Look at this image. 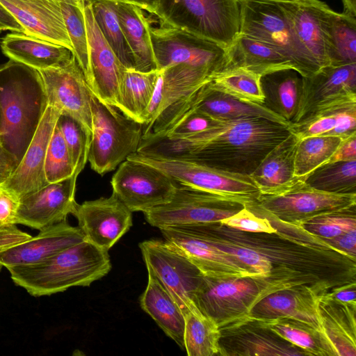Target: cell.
I'll return each mask as SVG.
<instances>
[{"mask_svg": "<svg viewBox=\"0 0 356 356\" xmlns=\"http://www.w3.org/2000/svg\"><path fill=\"white\" fill-rule=\"evenodd\" d=\"M290 134L289 127L265 118L216 121L209 128L181 138L143 134L136 152L187 159L250 175Z\"/></svg>", "mask_w": 356, "mask_h": 356, "instance_id": "obj_1", "label": "cell"}, {"mask_svg": "<svg viewBox=\"0 0 356 356\" xmlns=\"http://www.w3.org/2000/svg\"><path fill=\"white\" fill-rule=\"evenodd\" d=\"M47 106L38 70L13 60L0 66V140L19 163Z\"/></svg>", "mask_w": 356, "mask_h": 356, "instance_id": "obj_2", "label": "cell"}, {"mask_svg": "<svg viewBox=\"0 0 356 356\" xmlns=\"http://www.w3.org/2000/svg\"><path fill=\"white\" fill-rule=\"evenodd\" d=\"M111 269L108 251L86 240L38 264L8 268L14 283L33 296H49L72 286H88Z\"/></svg>", "mask_w": 356, "mask_h": 356, "instance_id": "obj_3", "label": "cell"}, {"mask_svg": "<svg viewBox=\"0 0 356 356\" xmlns=\"http://www.w3.org/2000/svg\"><path fill=\"white\" fill-rule=\"evenodd\" d=\"M149 13L227 49L240 33L241 0H155Z\"/></svg>", "mask_w": 356, "mask_h": 356, "instance_id": "obj_4", "label": "cell"}, {"mask_svg": "<svg viewBox=\"0 0 356 356\" xmlns=\"http://www.w3.org/2000/svg\"><path fill=\"white\" fill-rule=\"evenodd\" d=\"M90 103L92 131L88 161L95 172L104 175L137 152L143 124L102 102L91 90Z\"/></svg>", "mask_w": 356, "mask_h": 356, "instance_id": "obj_5", "label": "cell"}, {"mask_svg": "<svg viewBox=\"0 0 356 356\" xmlns=\"http://www.w3.org/2000/svg\"><path fill=\"white\" fill-rule=\"evenodd\" d=\"M127 159L152 165L179 185L213 193L245 206L257 201L260 191L250 175L227 172L195 161L135 152Z\"/></svg>", "mask_w": 356, "mask_h": 356, "instance_id": "obj_6", "label": "cell"}, {"mask_svg": "<svg viewBox=\"0 0 356 356\" xmlns=\"http://www.w3.org/2000/svg\"><path fill=\"white\" fill-rule=\"evenodd\" d=\"M244 207L231 198L177 184L169 202L143 213L150 225L161 229L181 225L216 224Z\"/></svg>", "mask_w": 356, "mask_h": 356, "instance_id": "obj_7", "label": "cell"}, {"mask_svg": "<svg viewBox=\"0 0 356 356\" xmlns=\"http://www.w3.org/2000/svg\"><path fill=\"white\" fill-rule=\"evenodd\" d=\"M165 241L179 248L203 276L216 280L257 278L214 240L204 225H181L159 229Z\"/></svg>", "mask_w": 356, "mask_h": 356, "instance_id": "obj_8", "label": "cell"}, {"mask_svg": "<svg viewBox=\"0 0 356 356\" xmlns=\"http://www.w3.org/2000/svg\"><path fill=\"white\" fill-rule=\"evenodd\" d=\"M240 33L275 47L302 76H309L319 70L299 47L283 10L276 1L241 0Z\"/></svg>", "mask_w": 356, "mask_h": 356, "instance_id": "obj_9", "label": "cell"}, {"mask_svg": "<svg viewBox=\"0 0 356 356\" xmlns=\"http://www.w3.org/2000/svg\"><path fill=\"white\" fill-rule=\"evenodd\" d=\"M156 70L183 63L213 76L225 68L227 49L189 32L159 24L150 25Z\"/></svg>", "mask_w": 356, "mask_h": 356, "instance_id": "obj_10", "label": "cell"}, {"mask_svg": "<svg viewBox=\"0 0 356 356\" xmlns=\"http://www.w3.org/2000/svg\"><path fill=\"white\" fill-rule=\"evenodd\" d=\"M139 248L147 272L159 280L184 316L199 312L193 298L202 274L183 252L166 241L154 239L143 241Z\"/></svg>", "mask_w": 356, "mask_h": 356, "instance_id": "obj_11", "label": "cell"}, {"mask_svg": "<svg viewBox=\"0 0 356 356\" xmlns=\"http://www.w3.org/2000/svg\"><path fill=\"white\" fill-rule=\"evenodd\" d=\"M252 204L280 221L301 226L316 217L355 207L356 194L326 193L300 181L282 195H260Z\"/></svg>", "mask_w": 356, "mask_h": 356, "instance_id": "obj_12", "label": "cell"}, {"mask_svg": "<svg viewBox=\"0 0 356 356\" xmlns=\"http://www.w3.org/2000/svg\"><path fill=\"white\" fill-rule=\"evenodd\" d=\"M353 105H356V63L328 65L309 76H302L294 124L325 111Z\"/></svg>", "mask_w": 356, "mask_h": 356, "instance_id": "obj_13", "label": "cell"}, {"mask_svg": "<svg viewBox=\"0 0 356 356\" xmlns=\"http://www.w3.org/2000/svg\"><path fill=\"white\" fill-rule=\"evenodd\" d=\"M111 184L113 193L131 212L143 213L169 202L177 187L160 170L129 159L120 164Z\"/></svg>", "mask_w": 356, "mask_h": 356, "instance_id": "obj_14", "label": "cell"}, {"mask_svg": "<svg viewBox=\"0 0 356 356\" xmlns=\"http://www.w3.org/2000/svg\"><path fill=\"white\" fill-rule=\"evenodd\" d=\"M48 105L76 120L91 141L92 125L90 88L74 55L66 64L39 70Z\"/></svg>", "mask_w": 356, "mask_h": 356, "instance_id": "obj_15", "label": "cell"}, {"mask_svg": "<svg viewBox=\"0 0 356 356\" xmlns=\"http://www.w3.org/2000/svg\"><path fill=\"white\" fill-rule=\"evenodd\" d=\"M283 10L293 35L307 58L318 70L330 65L327 24L331 11L320 0L276 1Z\"/></svg>", "mask_w": 356, "mask_h": 356, "instance_id": "obj_16", "label": "cell"}, {"mask_svg": "<svg viewBox=\"0 0 356 356\" xmlns=\"http://www.w3.org/2000/svg\"><path fill=\"white\" fill-rule=\"evenodd\" d=\"M73 216L85 240L106 251L132 226V212L114 193L78 204Z\"/></svg>", "mask_w": 356, "mask_h": 356, "instance_id": "obj_17", "label": "cell"}, {"mask_svg": "<svg viewBox=\"0 0 356 356\" xmlns=\"http://www.w3.org/2000/svg\"><path fill=\"white\" fill-rule=\"evenodd\" d=\"M76 179L73 175L20 198L15 224L41 230L65 221L78 204L75 200Z\"/></svg>", "mask_w": 356, "mask_h": 356, "instance_id": "obj_18", "label": "cell"}, {"mask_svg": "<svg viewBox=\"0 0 356 356\" xmlns=\"http://www.w3.org/2000/svg\"><path fill=\"white\" fill-rule=\"evenodd\" d=\"M84 15L89 46V74L86 82L99 101L116 108L119 83L125 66L102 34L86 0Z\"/></svg>", "mask_w": 356, "mask_h": 356, "instance_id": "obj_19", "label": "cell"}, {"mask_svg": "<svg viewBox=\"0 0 356 356\" xmlns=\"http://www.w3.org/2000/svg\"><path fill=\"white\" fill-rule=\"evenodd\" d=\"M60 112L47 106L24 156L1 186L19 199L49 184L44 172L46 152Z\"/></svg>", "mask_w": 356, "mask_h": 356, "instance_id": "obj_20", "label": "cell"}, {"mask_svg": "<svg viewBox=\"0 0 356 356\" xmlns=\"http://www.w3.org/2000/svg\"><path fill=\"white\" fill-rule=\"evenodd\" d=\"M84 240L79 227L71 226L65 220L45 227L37 236L0 251V264L7 268L38 264Z\"/></svg>", "mask_w": 356, "mask_h": 356, "instance_id": "obj_21", "label": "cell"}, {"mask_svg": "<svg viewBox=\"0 0 356 356\" xmlns=\"http://www.w3.org/2000/svg\"><path fill=\"white\" fill-rule=\"evenodd\" d=\"M24 33L73 51L58 0H0Z\"/></svg>", "mask_w": 356, "mask_h": 356, "instance_id": "obj_22", "label": "cell"}, {"mask_svg": "<svg viewBox=\"0 0 356 356\" xmlns=\"http://www.w3.org/2000/svg\"><path fill=\"white\" fill-rule=\"evenodd\" d=\"M251 279L253 278L216 280L202 275L193 302L220 327L225 309L244 312L256 298L257 287Z\"/></svg>", "mask_w": 356, "mask_h": 356, "instance_id": "obj_23", "label": "cell"}, {"mask_svg": "<svg viewBox=\"0 0 356 356\" xmlns=\"http://www.w3.org/2000/svg\"><path fill=\"white\" fill-rule=\"evenodd\" d=\"M212 76L207 72L183 63L159 70L155 90L144 116L143 125H150L160 115L211 81Z\"/></svg>", "mask_w": 356, "mask_h": 356, "instance_id": "obj_24", "label": "cell"}, {"mask_svg": "<svg viewBox=\"0 0 356 356\" xmlns=\"http://www.w3.org/2000/svg\"><path fill=\"white\" fill-rule=\"evenodd\" d=\"M299 140V137L291 131L250 175L261 195H282L303 181L295 173V156Z\"/></svg>", "mask_w": 356, "mask_h": 356, "instance_id": "obj_25", "label": "cell"}, {"mask_svg": "<svg viewBox=\"0 0 356 356\" xmlns=\"http://www.w3.org/2000/svg\"><path fill=\"white\" fill-rule=\"evenodd\" d=\"M1 49L10 60L38 71L62 66L73 56L65 47L19 32L6 35Z\"/></svg>", "mask_w": 356, "mask_h": 356, "instance_id": "obj_26", "label": "cell"}, {"mask_svg": "<svg viewBox=\"0 0 356 356\" xmlns=\"http://www.w3.org/2000/svg\"><path fill=\"white\" fill-rule=\"evenodd\" d=\"M254 312L253 317L259 321L290 319L322 333L318 298L307 293L284 291L270 295L257 305Z\"/></svg>", "mask_w": 356, "mask_h": 356, "instance_id": "obj_27", "label": "cell"}, {"mask_svg": "<svg viewBox=\"0 0 356 356\" xmlns=\"http://www.w3.org/2000/svg\"><path fill=\"white\" fill-rule=\"evenodd\" d=\"M351 307L328 296L318 298L321 335L330 355H356L355 311L352 312Z\"/></svg>", "mask_w": 356, "mask_h": 356, "instance_id": "obj_28", "label": "cell"}, {"mask_svg": "<svg viewBox=\"0 0 356 356\" xmlns=\"http://www.w3.org/2000/svg\"><path fill=\"white\" fill-rule=\"evenodd\" d=\"M260 83L268 110L290 124H294L299 108L302 76L296 70L286 68L261 76Z\"/></svg>", "mask_w": 356, "mask_h": 356, "instance_id": "obj_29", "label": "cell"}, {"mask_svg": "<svg viewBox=\"0 0 356 356\" xmlns=\"http://www.w3.org/2000/svg\"><path fill=\"white\" fill-rule=\"evenodd\" d=\"M140 303L164 333L184 349L185 316L171 295L150 273Z\"/></svg>", "mask_w": 356, "mask_h": 356, "instance_id": "obj_30", "label": "cell"}, {"mask_svg": "<svg viewBox=\"0 0 356 356\" xmlns=\"http://www.w3.org/2000/svg\"><path fill=\"white\" fill-rule=\"evenodd\" d=\"M231 67L243 68L261 76L278 70L294 69L291 63L275 47L243 33H239L227 49L225 68Z\"/></svg>", "mask_w": 356, "mask_h": 356, "instance_id": "obj_31", "label": "cell"}, {"mask_svg": "<svg viewBox=\"0 0 356 356\" xmlns=\"http://www.w3.org/2000/svg\"><path fill=\"white\" fill-rule=\"evenodd\" d=\"M116 11L125 40L134 61V69L140 72L156 70L150 23L143 10L131 3L115 1Z\"/></svg>", "mask_w": 356, "mask_h": 356, "instance_id": "obj_32", "label": "cell"}, {"mask_svg": "<svg viewBox=\"0 0 356 356\" xmlns=\"http://www.w3.org/2000/svg\"><path fill=\"white\" fill-rule=\"evenodd\" d=\"M158 76V70L140 72L125 67L119 83L116 108L125 115L143 124Z\"/></svg>", "mask_w": 356, "mask_h": 356, "instance_id": "obj_33", "label": "cell"}, {"mask_svg": "<svg viewBox=\"0 0 356 356\" xmlns=\"http://www.w3.org/2000/svg\"><path fill=\"white\" fill-rule=\"evenodd\" d=\"M330 65L356 63V17L331 10L327 24Z\"/></svg>", "mask_w": 356, "mask_h": 356, "instance_id": "obj_34", "label": "cell"}, {"mask_svg": "<svg viewBox=\"0 0 356 356\" xmlns=\"http://www.w3.org/2000/svg\"><path fill=\"white\" fill-rule=\"evenodd\" d=\"M220 329L211 318L200 311L185 316L184 349L188 356H213L220 350Z\"/></svg>", "mask_w": 356, "mask_h": 356, "instance_id": "obj_35", "label": "cell"}, {"mask_svg": "<svg viewBox=\"0 0 356 356\" xmlns=\"http://www.w3.org/2000/svg\"><path fill=\"white\" fill-rule=\"evenodd\" d=\"M304 182L326 193L356 194V159L325 163L308 174Z\"/></svg>", "mask_w": 356, "mask_h": 356, "instance_id": "obj_36", "label": "cell"}, {"mask_svg": "<svg viewBox=\"0 0 356 356\" xmlns=\"http://www.w3.org/2000/svg\"><path fill=\"white\" fill-rule=\"evenodd\" d=\"M90 4L94 19L106 42L120 61L134 69V61L125 40L116 11L115 1L86 0Z\"/></svg>", "mask_w": 356, "mask_h": 356, "instance_id": "obj_37", "label": "cell"}, {"mask_svg": "<svg viewBox=\"0 0 356 356\" xmlns=\"http://www.w3.org/2000/svg\"><path fill=\"white\" fill-rule=\"evenodd\" d=\"M261 75L240 68H225L215 74L210 81L211 86L238 100L261 104L264 97L262 92Z\"/></svg>", "mask_w": 356, "mask_h": 356, "instance_id": "obj_38", "label": "cell"}, {"mask_svg": "<svg viewBox=\"0 0 356 356\" xmlns=\"http://www.w3.org/2000/svg\"><path fill=\"white\" fill-rule=\"evenodd\" d=\"M58 1L72 45V54L86 80L89 74V46L84 15L85 0Z\"/></svg>", "mask_w": 356, "mask_h": 356, "instance_id": "obj_39", "label": "cell"}, {"mask_svg": "<svg viewBox=\"0 0 356 356\" xmlns=\"http://www.w3.org/2000/svg\"><path fill=\"white\" fill-rule=\"evenodd\" d=\"M342 139L334 136H316L300 139L295 156V173L304 181L305 177L327 163Z\"/></svg>", "mask_w": 356, "mask_h": 356, "instance_id": "obj_40", "label": "cell"}, {"mask_svg": "<svg viewBox=\"0 0 356 356\" xmlns=\"http://www.w3.org/2000/svg\"><path fill=\"white\" fill-rule=\"evenodd\" d=\"M261 322L264 327L268 328L284 339L306 350L308 355H330L322 336L303 324H293L284 321V319Z\"/></svg>", "mask_w": 356, "mask_h": 356, "instance_id": "obj_41", "label": "cell"}, {"mask_svg": "<svg viewBox=\"0 0 356 356\" xmlns=\"http://www.w3.org/2000/svg\"><path fill=\"white\" fill-rule=\"evenodd\" d=\"M44 172L49 184L62 181L74 174V167L70 154L57 124L47 146Z\"/></svg>", "mask_w": 356, "mask_h": 356, "instance_id": "obj_42", "label": "cell"}, {"mask_svg": "<svg viewBox=\"0 0 356 356\" xmlns=\"http://www.w3.org/2000/svg\"><path fill=\"white\" fill-rule=\"evenodd\" d=\"M56 124L70 154L74 175L78 177L88 161L90 140L80 123L68 115L60 113Z\"/></svg>", "mask_w": 356, "mask_h": 356, "instance_id": "obj_43", "label": "cell"}, {"mask_svg": "<svg viewBox=\"0 0 356 356\" xmlns=\"http://www.w3.org/2000/svg\"><path fill=\"white\" fill-rule=\"evenodd\" d=\"M355 207L312 218L301 227L314 235L326 239L337 237L349 230L356 229Z\"/></svg>", "mask_w": 356, "mask_h": 356, "instance_id": "obj_44", "label": "cell"}, {"mask_svg": "<svg viewBox=\"0 0 356 356\" xmlns=\"http://www.w3.org/2000/svg\"><path fill=\"white\" fill-rule=\"evenodd\" d=\"M356 105L325 111L312 116L300 123L290 126V131L300 139L316 136H324L338 123L343 113Z\"/></svg>", "mask_w": 356, "mask_h": 356, "instance_id": "obj_45", "label": "cell"}, {"mask_svg": "<svg viewBox=\"0 0 356 356\" xmlns=\"http://www.w3.org/2000/svg\"><path fill=\"white\" fill-rule=\"evenodd\" d=\"M220 223L242 231L272 234L276 229L266 218L257 216L245 206Z\"/></svg>", "mask_w": 356, "mask_h": 356, "instance_id": "obj_46", "label": "cell"}, {"mask_svg": "<svg viewBox=\"0 0 356 356\" xmlns=\"http://www.w3.org/2000/svg\"><path fill=\"white\" fill-rule=\"evenodd\" d=\"M259 277H268L273 268L270 260L266 256L246 248L225 249Z\"/></svg>", "mask_w": 356, "mask_h": 356, "instance_id": "obj_47", "label": "cell"}, {"mask_svg": "<svg viewBox=\"0 0 356 356\" xmlns=\"http://www.w3.org/2000/svg\"><path fill=\"white\" fill-rule=\"evenodd\" d=\"M19 202L17 196L0 186V227L15 224Z\"/></svg>", "mask_w": 356, "mask_h": 356, "instance_id": "obj_48", "label": "cell"}, {"mask_svg": "<svg viewBox=\"0 0 356 356\" xmlns=\"http://www.w3.org/2000/svg\"><path fill=\"white\" fill-rule=\"evenodd\" d=\"M356 134V106L347 109L337 124L324 136H334L342 140Z\"/></svg>", "mask_w": 356, "mask_h": 356, "instance_id": "obj_49", "label": "cell"}, {"mask_svg": "<svg viewBox=\"0 0 356 356\" xmlns=\"http://www.w3.org/2000/svg\"><path fill=\"white\" fill-rule=\"evenodd\" d=\"M31 236L17 228L15 224L0 227V251L17 245Z\"/></svg>", "mask_w": 356, "mask_h": 356, "instance_id": "obj_50", "label": "cell"}, {"mask_svg": "<svg viewBox=\"0 0 356 356\" xmlns=\"http://www.w3.org/2000/svg\"><path fill=\"white\" fill-rule=\"evenodd\" d=\"M335 248L355 259L356 252V229H353L337 237L328 239Z\"/></svg>", "mask_w": 356, "mask_h": 356, "instance_id": "obj_51", "label": "cell"}, {"mask_svg": "<svg viewBox=\"0 0 356 356\" xmlns=\"http://www.w3.org/2000/svg\"><path fill=\"white\" fill-rule=\"evenodd\" d=\"M356 159V134L342 140L327 162Z\"/></svg>", "mask_w": 356, "mask_h": 356, "instance_id": "obj_52", "label": "cell"}, {"mask_svg": "<svg viewBox=\"0 0 356 356\" xmlns=\"http://www.w3.org/2000/svg\"><path fill=\"white\" fill-rule=\"evenodd\" d=\"M19 162L16 156L0 146V185L3 184L13 174Z\"/></svg>", "mask_w": 356, "mask_h": 356, "instance_id": "obj_53", "label": "cell"}, {"mask_svg": "<svg viewBox=\"0 0 356 356\" xmlns=\"http://www.w3.org/2000/svg\"><path fill=\"white\" fill-rule=\"evenodd\" d=\"M327 296L338 303L355 307L356 295L354 284L339 288Z\"/></svg>", "mask_w": 356, "mask_h": 356, "instance_id": "obj_54", "label": "cell"}, {"mask_svg": "<svg viewBox=\"0 0 356 356\" xmlns=\"http://www.w3.org/2000/svg\"><path fill=\"white\" fill-rule=\"evenodd\" d=\"M10 31L24 33V29L0 3V32Z\"/></svg>", "mask_w": 356, "mask_h": 356, "instance_id": "obj_55", "label": "cell"}, {"mask_svg": "<svg viewBox=\"0 0 356 356\" xmlns=\"http://www.w3.org/2000/svg\"><path fill=\"white\" fill-rule=\"evenodd\" d=\"M114 1L124 2L131 3L141 8L143 10H150L155 0H111Z\"/></svg>", "mask_w": 356, "mask_h": 356, "instance_id": "obj_56", "label": "cell"}, {"mask_svg": "<svg viewBox=\"0 0 356 356\" xmlns=\"http://www.w3.org/2000/svg\"><path fill=\"white\" fill-rule=\"evenodd\" d=\"M344 13L356 17V0H341Z\"/></svg>", "mask_w": 356, "mask_h": 356, "instance_id": "obj_57", "label": "cell"}, {"mask_svg": "<svg viewBox=\"0 0 356 356\" xmlns=\"http://www.w3.org/2000/svg\"><path fill=\"white\" fill-rule=\"evenodd\" d=\"M256 1H291L296 0H256Z\"/></svg>", "mask_w": 356, "mask_h": 356, "instance_id": "obj_58", "label": "cell"}, {"mask_svg": "<svg viewBox=\"0 0 356 356\" xmlns=\"http://www.w3.org/2000/svg\"><path fill=\"white\" fill-rule=\"evenodd\" d=\"M1 108H0V125H1Z\"/></svg>", "mask_w": 356, "mask_h": 356, "instance_id": "obj_59", "label": "cell"}, {"mask_svg": "<svg viewBox=\"0 0 356 356\" xmlns=\"http://www.w3.org/2000/svg\"><path fill=\"white\" fill-rule=\"evenodd\" d=\"M2 267H3V266L0 264V270H1Z\"/></svg>", "mask_w": 356, "mask_h": 356, "instance_id": "obj_60", "label": "cell"}, {"mask_svg": "<svg viewBox=\"0 0 356 356\" xmlns=\"http://www.w3.org/2000/svg\"><path fill=\"white\" fill-rule=\"evenodd\" d=\"M1 145V140H0V146Z\"/></svg>", "mask_w": 356, "mask_h": 356, "instance_id": "obj_61", "label": "cell"}]
</instances>
